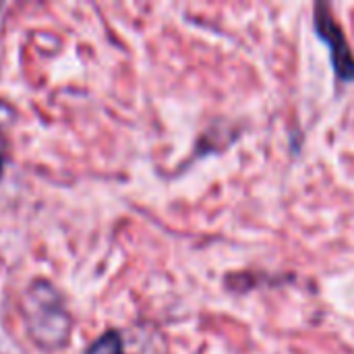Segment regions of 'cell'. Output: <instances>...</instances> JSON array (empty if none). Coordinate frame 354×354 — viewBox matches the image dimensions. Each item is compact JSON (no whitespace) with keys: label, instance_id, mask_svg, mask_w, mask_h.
Returning a JSON list of instances; mask_svg holds the SVG:
<instances>
[{"label":"cell","instance_id":"obj_1","mask_svg":"<svg viewBox=\"0 0 354 354\" xmlns=\"http://www.w3.org/2000/svg\"><path fill=\"white\" fill-rule=\"evenodd\" d=\"M29 338L44 351H60L71 338L73 317L62 292L48 280H35L23 297Z\"/></svg>","mask_w":354,"mask_h":354},{"label":"cell","instance_id":"obj_3","mask_svg":"<svg viewBox=\"0 0 354 354\" xmlns=\"http://www.w3.org/2000/svg\"><path fill=\"white\" fill-rule=\"evenodd\" d=\"M83 354H127L124 353V342L118 330H108L102 336H97L89 346L83 351Z\"/></svg>","mask_w":354,"mask_h":354},{"label":"cell","instance_id":"obj_2","mask_svg":"<svg viewBox=\"0 0 354 354\" xmlns=\"http://www.w3.org/2000/svg\"><path fill=\"white\" fill-rule=\"evenodd\" d=\"M315 31L322 41L330 48V58L334 64V71L340 81H354V54L348 46V39L340 27V23L334 19L328 4H315Z\"/></svg>","mask_w":354,"mask_h":354}]
</instances>
